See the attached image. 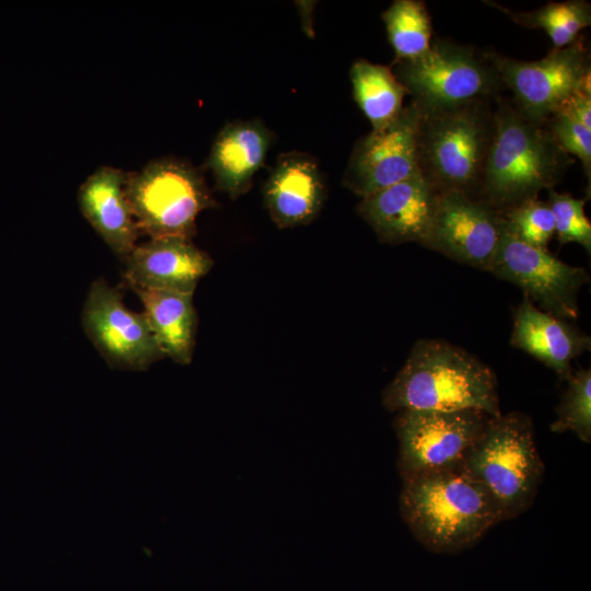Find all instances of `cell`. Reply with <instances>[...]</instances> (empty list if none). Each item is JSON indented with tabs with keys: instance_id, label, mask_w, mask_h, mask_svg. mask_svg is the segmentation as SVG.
<instances>
[{
	"instance_id": "28",
	"label": "cell",
	"mask_w": 591,
	"mask_h": 591,
	"mask_svg": "<svg viewBox=\"0 0 591 591\" xmlns=\"http://www.w3.org/2000/svg\"><path fill=\"white\" fill-rule=\"evenodd\" d=\"M557 112L591 129V89H581L571 94Z\"/></svg>"
},
{
	"instance_id": "7",
	"label": "cell",
	"mask_w": 591,
	"mask_h": 591,
	"mask_svg": "<svg viewBox=\"0 0 591 591\" xmlns=\"http://www.w3.org/2000/svg\"><path fill=\"white\" fill-rule=\"evenodd\" d=\"M126 193L139 233L192 239L198 216L216 206L199 170L173 157L127 172Z\"/></svg>"
},
{
	"instance_id": "10",
	"label": "cell",
	"mask_w": 591,
	"mask_h": 591,
	"mask_svg": "<svg viewBox=\"0 0 591 591\" xmlns=\"http://www.w3.org/2000/svg\"><path fill=\"white\" fill-rule=\"evenodd\" d=\"M81 322L86 337L112 368L143 371L165 357L143 313L128 309L121 292L103 278L91 283Z\"/></svg>"
},
{
	"instance_id": "1",
	"label": "cell",
	"mask_w": 591,
	"mask_h": 591,
	"mask_svg": "<svg viewBox=\"0 0 591 591\" xmlns=\"http://www.w3.org/2000/svg\"><path fill=\"white\" fill-rule=\"evenodd\" d=\"M494 135L475 198L503 213L554 189L573 163L547 124L520 113L510 97L494 100Z\"/></svg>"
},
{
	"instance_id": "2",
	"label": "cell",
	"mask_w": 591,
	"mask_h": 591,
	"mask_svg": "<svg viewBox=\"0 0 591 591\" xmlns=\"http://www.w3.org/2000/svg\"><path fill=\"white\" fill-rule=\"evenodd\" d=\"M399 510L414 537L438 554L471 548L502 522L495 500L462 465L404 478Z\"/></svg>"
},
{
	"instance_id": "5",
	"label": "cell",
	"mask_w": 591,
	"mask_h": 591,
	"mask_svg": "<svg viewBox=\"0 0 591 591\" xmlns=\"http://www.w3.org/2000/svg\"><path fill=\"white\" fill-rule=\"evenodd\" d=\"M462 466L489 493L501 521L525 512L544 475L531 418L520 412L489 417Z\"/></svg>"
},
{
	"instance_id": "21",
	"label": "cell",
	"mask_w": 591,
	"mask_h": 591,
	"mask_svg": "<svg viewBox=\"0 0 591 591\" xmlns=\"http://www.w3.org/2000/svg\"><path fill=\"white\" fill-rule=\"evenodd\" d=\"M349 77L355 101L372 130L385 127L402 112L407 92L392 68L358 59L351 65Z\"/></svg>"
},
{
	"instance_id": "20",
	"label": "cell",
	"mask_w": 591,
	"mask_h": 591,
	"mask_svg": "<svg viewBox=\"0 0 591 591\" xmlns=\"http://www.w3.org/2000/svg\"><path fill=\"white\" fill-rule=\"evenodd\" d=\"M139 298L143 315L165 357L178 364L193 359L197 313L192 293L131 288Z\"/></svg>"
},
{
	"instance_id": "9",
	"label": "cell",
	"mask_w": 591,
	"mask_h": 591,
	"mask_svg": "<svg viewBox=\"0 0 591 591\" xmlns=\"http://www.w3.org/2000/svg\"><path fill=\"white\" fill-rule=\"evenodd\" d=\"M489 417L476 409L398 412L394 428L402 479L462 465Z\"/></svg>"
},
{
	"instance_id": "24",
	"label": "cell",
	"mask_w": 591,
	"mask_h": 591,
	"mask_svg": "<svg viewBox=\"0 0 591 591\" xmlns=\"http://www.w3.org/2000/svg\"><path fill=\"white\" fill-rule=\"evenodd\" d=\"M556 433L572 432L580 441L591 442V371L580 369L567 380V387L551 425Z\"/></svg>"
},
{
	"instance_id": "17",
	"label": "cell",
	"mask_w": 591,
	"mask_h": 591,
	"mask_svg": "<svg viewBox=\"0 0 591 591\" xmlns=\"http://www.w3.org/2000/svg\"><path fill=\"white\" fill-rule=\"evenodd\" d=\"M325 197V182L316 162L300 152L281 155L264 186L265 205L280 229L310 223Z\"/></svg>"
},
{
	"instance_id": "27",
	"label": "cell",
	"mask_w": 591,
	"mask_h": 591,
	"mask_svg": "<svg viewBox=\"0 0 591 591\" xmlns=\"http://www.w3.org/2000/svg\"><path fill=\"white\" fill-rule=\"evenodd\" d=\"M546 124L560 149L580 159L590 186L591 129L560 112L553 114Z\"/></svg>"
},
{
	"instance_id": "3",
	"label": "cell",
	"mask_w": 591,
	"mask_h": 591,
	"mask_svg": "<svg viewBox=\"0 0 591 591\" xmlns=\"http://www.w3.org/2000/svg\"><path fill=\"white\" fill-rule=\"evenodd\" d=\"M390 412L476 409L501 414L490 367L466 350L438 339H420L382 393Z\"/></svg>"
},
{
	"instance_id": "13",
	"label": "cell",
	"mask_w": 591,
	"mask_h": 591,
	"mask_svg": "<svg viewBox=\"0 0 591 591\" xmlns=\"http://www.w3.org/2000/svg\"><path fill=\"white\" fill-rule=\"evenodd\" d=\"M419 118L420 111L410 101L389 125L358 139L343 185L364 198L420 173L417 159Z\"/></svg>"
},
{
	"instance_id": "4",
	"label": "cell",
	"mask_w": 591,
	"mask_h": 591,
	"mask_svg": "<svg viewBox=\"0 0 591 591\" xmlns=\"http://www.w3.org/2000/svg\"><path fill=\"white\" fill-rule=\"evenodd\" d=\"M493 102L420 112L418 169L439 192L476 196L494 135Z\"/></svg>"
},
{
	"instance_id": "8",
	"label": "cell",
	"mask_w": 591,
	"mask_h": 591,
	"mask_svg": "<svg viewBox=\"0 0 591 591\" xmlns=\"http://www.w3.org/2000/svg\"><path fill=\"white\" fill-rule=\"evenodd\" d=\"M490 56L514 107L536 121L546 123L571 94L591 86L590 49L583 36L535 61L495 51Z\"/></svg>"
},
{
	"instance_id": "22",
	"label": "cell",
	"mask_w": 591,
	"mask_h": 591,
	"mask_svg": "<svg viewBox=\"0 0 591 591\" xmlns=\"http://www.w3.org/2000/svg\"><path fill=\"white\" fill-rule=\"evenodd\" d=\"M501 11L515 24L526 28H541L547 33L555 48L576 42L580 32L591 24V5L586 0L548 2L533 11H513L494 1H483Z\"/></svg>"
},
{
	"instance_id": "12",
	"label": "cell",
	"mask_w": 591,
	"mask_h": 591,
	"mask_svg": "<svg viewBox=\"0 0 591 591\" xmlns=\"http://www.w3.org/2000/svg\"><path fill=\"white\" fill-rule=\"evenodd\" d=\"M505 229L503 216L459 192H439L421 245L482 270H490Z\"/></svg>"
},
{
	"instance_id": "23",
	"label": "cell",
	"mask_w": 591,
	"mask_h": 591,
	"mask_svg": "<svg viewBox=\"0 0 591 591\" xmlns=\"http://www.w3.org/2000/svg\"><path fill=\"white\" fill-rule=\"evenodd\" d=\"M382 20L395 54L393 63L417 58L430 48L432 24L424 1L395 0L383 11Z\"/></svg>"
},
{
	"instance_id": "26",
	"label": "cell",
	"mask_w": 591,
	"mask_h": 591,
	"mask_svg": "<svg viewBox=\"0 0 591 591\" xmlns=\"http://www.w3.org/2000/svg\"><path fill=\"white\" fill-rule=\"evenodd\" d=\"M547 204L555 221V234L560 244H580L591 252V223L584 213L586 199L549 189Z\"/></svg>"
},
{
	"instance_id": "14",
	"label": "cell",
	"mask_w": 591,
	"mask_h": 591,
	"mask_svg": "<svg viewBox=\"0 0 591 591\" xmlns=\"http://www.w3.org/2000/svg\"><path fill=\"white\" fill-rule=\"evenodd\" d=\"M124 264L123 279L130 289L194 294L200 279L211 270L213 260L192 239L166 236L137 244Z\"/></svg>"
},
{
	"instance_id": "19",
	"label": "cell",
	"mask_w": 591,
	"mask_h": 591,
	"mask_svg": "<svg viewBox=\"0 0 591 591\" xmlns=\"http://www.w3.org/2000/svg\"><path fill=\"white\" fill-rule=\"evenodd\" d=\"M271 134L258 119L227 124L217 135L207 159L217 188L231 199L245 194L263 166Z\"/></svg>"
},
{
	"instance_id": "25",
	"label": "cell",
	"mask_w": 591,
	"mask_h": 591,
	"mask_svg": "<svg viewBox=\"0 0 591 591\" xmlns=\"http://www.w3.org/2000/svg\"><path fill=\"white\" fill-rule=\"evenodd\" d=\"M505 230L519 241L547 251L555 235V221L547 201L525 200L502 213Z\"/></svg>"
},
{
	"instance_id": "6",
	"label": "cell",
	"mask_w": 591,
	"mask_h": 591,
	"mask_svg": "<svg viewBox=\"0 0 591 591\" xmlns=\"http://www.w3.org/2000/svg\"><path fill=\"white\" fill-rule=\"evenodd\" d=\"M393 72L422 113L494 101L505 89L490 50L442 38L421 56L393 63Z\"/></svg>"
},
{
	"instance_id": "11",
	"label": "cell",
	"mask_w": 591,
	"mask_h": 591,
	"mask_svg": "<svg viewBox=\"0 0 591 591\" xmlns=\"http://www.w3.org/2000/svg\"><path fill=\"white\" fill-rule=\"evenodd\" d=\"M489 271L520 287L542 311L565 321L579 317L578 294L590 281L583 267L568 265L505 229Z\"/></svg>"
},
{
	"instance_id": "15",
	"label": "cell",
	"mask_w": 591,
	"mask_h": 591,
	"mask_svg": "<svg viewBox=\"0 0 591 591\" xmlns=\"http://www.w3.org/2000/svg\"><path fill=\"white\" fill-rule=\"evenodd\" d=\"M439 190L418 173L370 196L357 205L358 215L387 244L422 243Z\"/></svg>"
},
{
	"instance_id": "18",
	"label": "cell",
	"mask_w": 591,
	"mask_h": 591,
	"mask_svg": "<svg viewBox=\"0 0 591 591\" xmlns=\"http://www.w3.org/2000/svg\"><path fill=\"white\" fill-rule=\"evenodd\" d=\"M510 343L567 381L575 358L590 350V337L567 321L538 309L526 296L513 313Z\"/></svg>"
},
{
	"instance_id": "16",
	"label": "cell",
	"mask_w": 591,
	"mask_h": 591,
	"mask_svg": "<svg viewBox=\"0 0 591 591\" xmlns=\"http://www.w3.org/2000/svg\"><path fill=\"white\" fill-rule=\"evenodd\" d=\"M126 182L127 172L102 165L84 179L77 194L82 216L123 262L137 245L139 235Z\"/></svg>"
}]
</instances>
